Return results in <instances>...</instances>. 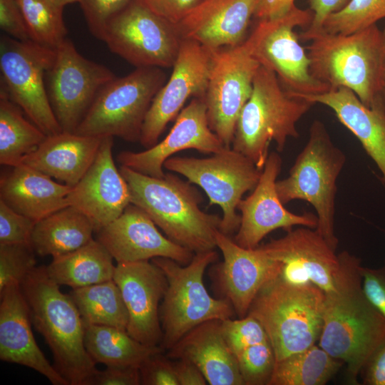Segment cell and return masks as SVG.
Listing matches in <instances>:
<instances>
[{
    "instance_id": "cell-39",
    "label": "cell",
    "mask_w": 385,
    "mask_h": 385,
    "mask_svg": "<svg viewBox=\"0 0 385 385\" xmlns=\"http://www.w3.org/2000/svg\"><path fill=\"white\" fill-rule=\"evenodd\" d=\"M31 244L0 245V291L12 282L21 283L36 267Z\"/></svg>"
},
{
    "instance_id": "cell-13",
    "label": "cell",
    "mask_w": 385,
    "mask_h": 385,
    "mask_svg": "<svg viewBox=\"0 0 385 385\" xmlns=\"http://www.w3.org/2000/svg\"><path fill=\"white\" fill-rule=\"evenodd\" d=\"M212 62L205 101L210 128L231 148L240 113L251 96L260 66L247 37L235 46L211 49Z\"/></svg>"
},
{
    "instance_id": "cell-1",
    "label": "cell",
    "mask_w": 385,
    "mask_h": 385,
    "mask_svg": "<svg viewBox=\"0 0 385 385\" xmlns=\"http://www.w3.org/2000/svg\"><path fill=\"white\" fill-rule=\"evenodd\" d=\"M361 267L351 254L338 289L325 294L318 341L321 348L346 364L347 381L353 385L359 384L362 369L385 341V319L364 293Z\"/></svg>"
},
{
    "instance_id": "cell-30",
    "label": "cell",
    "mask_w": 385,
    "mask_h": 385,
    "mask_svg": "<svg viewBox=\"0 0 385 385\" xmlns=\"http://www.w3.org/2000/svg\"><path fill=\"white\" fill-rule=\"evenodd\" d=\"M91 220L73 206H66L36 222L31 245L39 256L56 258L93 240Z\"/></svg>"
},
{
    "instance_id": "cell-34",
    "label": "cell",
    "mask_w": 385,
    "mask_h": 385,
    "mask_svg": "<svg viewBox=\"0 0 385 385\" xmlns=\"http://www.w3.org/2000/svg\"><path fill=\"white\" fill-rule=\"evenodd\" d=\"M343 364L314 344L275 361L268 385H324Z\"/></svg>"
},
{
    "instance_id": "cell-21",
    "label": "cell",
    "mask_w": 385,
    "mask_h": 385,
    "mask_svg": "<svg viewBox=\"0 0 385 385\" xmlns=\"http://www.w3.org/2000/svg\"><path fill=\"white\" fill-rule=\"evenodd\" d=\"M113 138L103 137L92 165L67 197L68 205L86 215L96 232L120 216L130 204L128 183L113 158Z\"/></svg>"
},
{
    "instance_id": "cell-20",
    "label": "cell",
    "mask_w": 385,
    "mask_h": 385,
    "mask_svg": "<svg viewBox=\"0 0 385 385\" xmlns=\"http://www.w3.org/2000/svg\"><path fill=\"white\" fill-rule=\"evenodd\" d=\"M149 215L130 203L122 214L99 230L96 240L117 263L165 257L186 265L195 253L163 235Z\"/></svg>"
},
{
    "instance_id": "cell-33",
    "label": "cell",
    "mask_w": 385,
    "mask_h": 385,
    "mask_svg": "<svg viewBox=\"0 0 385 385\" xmlns=\"http://www.w3.org/2000/svg\"><path fill=\"white\" fill-rule=\"evenodd\" d=\"M6 95L0 93V163L11 167L23 163L47 135Z\"/></svg>"
},
{
    "instance_id": "cell-36",
    "label": "cell",
    "mask_w": 385,
    "mask_h": 385,
    "mask_svg": "<svg viewBox=\"0 0 385 385\" xmlns=\"http://www.w3.org/2000/svg\"><path fill=\"white\" fill-rule=\"evenodd\" d=\"M31 39L56 48L66 38L63 5L56 0H17Z\"/></svg>"
},
{
    "instance_id": "cell-10",
    "label": "cell",
    "mask_w": 385,
    "mask_h": 385,
    "mask_svg": "<svg viewBox=\"0 0 385 385\" xmlns=\"http://www.w3.org/2000/svg\"><path fill=\"white\" fill-rule=\"evenodd\" d=\"M55 48L33 40L19 41L4 35L0 39V93L24 111L47 136L62 132L52 110L46 74Z\"/></svg>"
},
{
    "instance_id": "cell-5",
    "label": "cell",
    "mask_w": 385,
    "mask_h": 385,
    "mask_svg": "<svg viewBox=\"0 0 385 385\" xmlns=\"http://www.w3.org/2000/svg\"><path fill=\"white\" fill-rule=\"evenodd\" d=\"M325 300V293L312 282L292 284L279 274L262 287L247 315L263 327L277 361L319 341Z\"/></svg>"
},
{
    "instance_id": "cell-37",
    "label": "cell",
    "mask_w": 385,
    "mask_h": 385,
    "mask_svg": "<svg viewBox=\"0 0 385 385\" xmlns=\"http://www.w3.org/2000/svg\"><path fill=\"white\" fill-rule=\"evenodd\" d=\"M385 18V0H349L330 14L322 30L329 34H351L367 29Z\"/></svg>"
},
{
    "instance_id": "cell-15",
    "label": "cell",
    "mask_w": 385,
    "mask_h": 385,
    "mask_svg": "<svg viewBox=\"0 0 385 385\" xmlns=\"http://www.w3.org/2000/svg\"><path fill=\"white\" fill-rule=\"evenodd\" d=\"M114 78L109 68L83 57L67 38L55 48L46 86L62 131L75 133L98 92Z\"/></svg>"
},
{
    "instance_id": "cell-28",
    "label": "cell",
    "mask_w": 385,
    "mask_h": 385,
    "mask_svg": "<svg viewBox=\"0 0 385 385\" xmlns=\"http://www.w3.org/2000/svg\"><path fill=\"white\" fill-rule=\"evenodd\" d=\"M1 173L0 200L34 222L68 206L72 187L21 163Z\"/></svg>"
},
{
    "instance_id": "cell-3",
    "label": "cell",
    "mask_w": 385,
    "mask_h": 385,
    "mask_svg": "<svg viewBox=\"0 0 385 385\" xmlns=\"http://www.w3.org/2000/svg\"><path fill=\"white\" fill-rule=\"evenodd\" d=\"M119 170L130 203L143 210L168 238L195 254L217 248L215 233L222 217L200 208L203 197L192 183L172 173L158 178L123 165Z\"/></svg>"
},
{
    "instance_id": "cell-22",
    "label": "cell",
    "mask_w": 385,
    "mask_h": 385,
    "mask_svg": "<svg viewBox=\"0 0 385 385\" xmlns=\"http://www.w3.org/2000/svg\"><path fill=\"white\" fill-rule=\"evenodd\" d=\"M215 241L223 256V261L214 272L215 284L237 317L243 318L262 287L280 274L281 265L259 246L244 248L219 230Z\"/></svg>"
},
{
    "instance_id": "cell-24",
    "label": "cell",
    "mask_w": 385,
    "mask_h": 385,
    "mask_svg": "<svg viewBox=\"0 0 385 385\" xmlns=\"http://www.w3.org/2000/svg\"><path fill=\"white\" fill-rule=\"evenodd\" d=\"M260 0H201L175 25L182 39L209 49L235 46L247 37Z\"/></svg>"
},
{
    "instance_id": "cell-55",
    "label": "cell",
    "mask_w": 385,
    "mask_h": 385,
    "mask_svg": "<svg viewBox=\"0 0 385 385\" xmlns=\"http://www.w3.org/2000/svg\"><path fill=\"white\" fill-rule=\"evenodd\" d=\"M384 265H385V262H384Z\"/></svg>"
},
{
    "instance_id": "cell-42",
    "label": "cell",
    "mask_w": 385,
    "mask_h": 385,
    "mask_svg": "<svg viewBox=\"0 0 385 385\" xmlns=\"http://www.w3.org/2000/svg\"><path fill=\"white\" fill-rule=\"evenodd\" d=\"M35 223L0 200V245L31 244Z\"/></svg>"
},
{
    "instance_id": "cell-18",
    "label": "cell",
    "mask_w": 385,
    "mask_h": 385,
    "mask_svg": "<svg viewBox=\"0 0 385 385\" xmlns=\"http://www.w3.org/2000/svg\"><path fill=\"white\" fill-rule=\"evenodd\" d=\"M224 144L209 125L205 98H192L175 120L168 134L144 151H123L118 156L120 165L150 177L162 178L165 162L175 153L194 149L204 154L221 150Z\"/></svg>"
},
{
    "instance_id": "cell-2",
    "label": "cell",
    "mask_w": 385,
    "mask_h": 385,
    "mask_svg": "<svg viewBox=\"0 0 385 385\" xmlns=\"http://www.w3.org/2000/svg\"><path fill=\"white\" fill-rule=\"evenodd\" d=\"M299 38L310 42L312 75L330 90L347 88L368 108L384 97L385 46L376 24L351 34L321 30Z\"/></svg>"
},
{
    "instance_id": "cell-6",
    "label": "cell",
    "mask_w": 385,
    "mask_h": 385,
    "mask_svg": "<svg viewBox=\"0 0 385 385\" xmlns=\"http://www.w3.org/2000/svg\"><path fill=\"white\" fill-rule=\"evenodd\" d=\"M313 105L287 91L274 71L260 65L251 96L237 120L231 148L262 170L271 142L280 153L289 138H298L297 123Z\"/></svg>"
},
{
    "instance_id": "cell-40",
    "label": "cell",
    "mask_w": 385,
    "mask_h": 385,
    "mask_svg": "<svg viewBox=\"0 0 385 385\" xmlns=\"http://www.w3.org/2000/svg\"><path fill=\"white\" fill-rule=\"evenodd\" d=\"M221 326L224 338L235 356L252 345L269 340L262 324L249 315L222 320Z\"/></svg>"
},
{
    "instance_id": "cell-44",
    "label": "cell",
    "mask_w": 385,
    "mask_h": 385,
    "mask_svg": "<svg viewBox=\"0 0 385 385\" xmlns=\"http://www.w3.org/2000/svg\"><path fill=\"white\" fill-rule=\"evenodd\" d=\"M0 28L15 39L31 40L17 0H0Z\"/></svg>"
},
{
    "instance_id": "cell-8",
    "label": "cell",
    "mask_w": 385,
    "mask_h": 385,
    "mask_svg": "<svg viewBox=\"0 0 385 385\" xmlns=\"http://www.w3.org/2000/svg\"><path fill=\"white\" fill-rule=\"evenodd\" d=\"M217 259L218 254L213 250L195 253L186 265L165 257L151 260L162 270L168 281L160 307L163 330L160 346L164 351L170 349L189 331L203 322L225 320L236 315L227 299L213 298L204 284L207 267Z\"/></svg>"
},
{
    "instance_id": "cell-53",
    "label": "cell",
    "mask_w": 385,
    "mask_h": 385,
    "mask_svg": "<svg viewBox=\"0 0 385 385\" xmlns=\"http://www.w3.org/2000/svg\"><path fill=\"white\" fill-rule=\"evenodd\" d=\"M382 34H383V38H384V46H385V27L382 31ZM384 82H385V65H384Z\"/></svg>"
},
{
    "instance_id": "cell-38",
    "label": "cell",
    "mask_w": 385,
    "mask_h": 385,
    "mask_svg": "<svg viewBox=\"0 0 385 385\" xmlns=\"http://www.w3.org/2000/svg\"><path fill=\"white\" fill-rule=\"evenodd\" d=\"M235 357L245 385H268L276 361L269 340L245 349Z\"/></svg>"
},
{
    "instance_id": "cell-31",
    "label": "cell",
    "mask_w": 385,
    "mask_h": 385,
    "mask_svg": "<svg viewBox=\"0 0 385 385\" xmlns=\"http://www.w3.org/2000/svg\"><path fill=\"white\" fill-rule=\"evenodd\" d=\"M115 268L111 255L93 239L72 252L53 258L46 271L59 286L75 289L113 279Z\"/></svg>"
},
{
    "instance_id": "cell-35",
    "label": "cell",
    "mask_w": 385,
    "mask_h": 385,
    "mask_svg": "<svg viewBox=\"0 0 385 385\" xmlns=\"http://www.w3.org/2000/svg\"><path fill=\"white\" fill-rule=\"evenodd\" d=\"M69 294L84 324L126 330L128 314L120 290L113 279L72 289Z\"/></svg>"
},
{
    "instance_id": "cell-9",
    "label": "cell",
    "mask_w": 385,
    "mask_h": 385,
    "mask_svg": "<svg viewBox=\"0 0 385 385\" xmlns=\"http://www.w3.org/2000/svg\"><path fill=\"white\" fill-rule=\"evenodd\" d=\"M165 82L166 75L158 67L136 68L114 78L98 92L75 133L140 141L146 114Z\"/></svg>"
},
{
    "instance_id": "cell-19",
    "label": "cell",
    "mask_w": 385,
    "mask_h": 385,
    "mask_svg": "<svg viewBox=\"0 0 385 385\" xmlns=\"http://www.w3.org/2000/svg\"><path fill=\"white\" fill-rule=\"evenodd\" d=\"M113 280L128 312L127 332L145 345L160 346L163 330L159 304L168 287L162 270L149 260L117 263Z\"/></svg>"
},
{
    "instance_id": "cell-45",
    "label": "cell",
    "mask_w": 385,
    "mask_h": 385,
    "mask_svg": "<svg viewBox=\"0 0 385 385\" xmlns=\"http://www.w3.org/2000/svg\"><path fill=\"white\" fill-rule=\"evenodd\" d=\"M362 289L369 302L385 319V265L361 267Z\"/></svg>"
},
{
    "instance_id": "cell-32",
    "label": "cell",
    "mask_w": 385,
    "mask_h": 385,
    "mask_svg": "<svg viewBox=\"0 0 385 385\" xmlns=\"http://www.w3.org/2000/svg\"><path fill=\"white\" fill-rule=\"evenodd\" d=\"M85 325V346L96 363L106 366L140 367L151 355L165 351L160 346H150L133 337L126 330L110 326Z\"/></svg>"
},
{
    "instance_id": "cell-23",
    "label": "cell",
    "mask_w": 385,
    "mask_h": 385,
    "mask_svg": "<svg viewBox=\"0 0 385 385\" xmlns=\"http://www.w3.org/2000/svg\"><path fill=\"white\" fill-rule=\"evenodd\" d=\"M21 284L12 282L0 291V359L27 366L53 385H69L38 347Z\"/></svg>"
},
{
    "instance_id": "cell-52",
    "label": "cell",
    "mask_w": 385,
    "mask_h": 385,
    "mask_svg": "<svg viewBox=\"0 0 385 385\" xmlns=\"http://www.w3.org/2000/svg\"><path fill=\"white\" fill-rule=\"evenodd\" d=\"M58 3L63 5V6L73 4V3H78V0H56Z\"/></svg>"
},
{
    "instance_id": "cell-16",
    "label": "cell",
    "mask_w": 385,
    "mask_h": 385,
    "mask_svg": "<svg viewBox=\"0 0 385 385\" xmlns=\"http://www.w3.org/2000/svg\"><path fill=\"white\" fill-rule=\"evenodd\" d=\"M212 51L200 43L182 39L171 75L154 97L146 114L140 143L155 145L168 123L175 120L190 98H205Z\"/></svg>"
},
{
    "instance_id": "cell-7",
    "label": "cell",
    "mask_w": 385,
    "mask_h": 385,
    "mask_svg": "<svg viewBox=\"0 0 385 385\" xmlns=\"http://www.w3.org/2000/svg\"><path fill=\"white\" fill-rule=\"evenodd\" d=\"M346 160L345 154L333 143L325 125L315 120L288 176L276 183L284 205L302 200L314 207L318 219L315 230L334 250L338 245L334 232L337 182Z\"/></svg>"
},
{
    "instance_id": "cell-26",
    "label": "cell",
    "mask_w": 385,
    "mask_h": 385,
    "mask_svg": "<svg viewBox=\"0 0 385 385\" xmlns=\"http://www.w3.org/2000/svg\"><path fill=\"white\" fill-rule=\"evenodd\" d=\"M293 94L331 108L339 120L360 141L378 167L385 183L384 96L372 108H368L351 90L344 87L319 94Z\"/></svg>"
},
{
    "instance_id": "cell-17",
    "label": "cell",
    "mask_w": 385,
    "mask_h": 385,
    "mask_svg": "<svg viewBox=\"0 0 385 385\" xmlns=\"http://www.w3.org/2000/svg\"><path fill=\"white\" fill-rule=\"evenodd\" d=\"M281 168L279 152L270 153L255 188L239 202L241 220L233 239L238 245L255 249L266 235L277 229L287 231L294 226L317 227V215L309 212L294 214L281 202L276 188Z\"/></svg>"
},
{
    "instance_id": "cell-11",
    "label": "cell",
    "mask_w": 385,
    "mask_h": 385,
    "mask_svg": "<svg viewBox=\"0 0 385 385\" xmlns=\"http://www.w3.org/2000/svg\"><path fill=\"white\" fill-rule=\"evenodd\" d=\"M312 11L293 6L285 14L260 19L247 36L252 54L260 64L274 71L283 87L296 94H319L329 87L316 79L310 61L294 32L297 26H309Z\"/></svg>"
},
{
    "instance_id": "cell-14",
    "label": "cell",
    "mask_w": 385,
    "mask_h": 385,
    "mask_svg": "<svg viewBox=\"0 0 385 385\" xmlns=\"http://www.w3.org/2000/svg\"><path fill=\"white\" fill-rule=\"evenodd\" d=\"M181 40L175 25L133 0L108 23L101 41L136 68H163L173 67Z\"/></svg>"
},
{
    "instance_id": "cell-51",
    "label": "cell",
    "mask_w": 385,
    "mask_h": 385,
    "mask_svg": "<svg viewBox=\"0 0 385 385\" xmlns=\"http://www.w3.org/2000/svg\"><path fill=\"white\" fill-rule=\"evenodd\" d=\"M294 5V0H260L255 17L258 20L274 18L285 14Z\"/></svg>"
},
{
    "instance_id": "cell-41",
    "label": "cell",
    "mask_w": 385,
    "mask_h": 385,
    "mask_svg": "<svg viewBox=\"0 0 385 385\" xmlns=\"http://www.w3.org/2000/svg\"><path fill=\"white\" fill-rule=\"evenodd\" d=\"M133 0H78L90 32L102 40L108 23Z\"/></svg>"
},
{
    "instance_id": "cell-47",
    "label": "cell",
    "mask_w": 385,
    "mask_h": 385,
    "mask_svg": "<svg viewBox=\"0 0 385 385\" xmlns=\"http://www.w3.org/2000/svg\"><path fill=\"white\" fill-rule=\"evenodd\" d=\"M140 376L138 367L106 366L98 370L88 385H139Z\"/></svg>"
},
{
    "instance_id": "cell-12",
    "label": "cell",
    "mask_w": 385,
    "mask_h": 385,
    "mask_svg": "<svg viewBox=\"0 0 385 385\" xmlns=\"http://www.w3.org/2000/svg\"><path fill=\"white\" fill-rule=\"evenodd\" d=\"M163 167L200 187L210 205L221 207L219 230L228 236L240 227L241 217L236 212L239 202L246 192L253 190L262 173L250 159L227 147L204 158L171 157Z\"/></svg>"
},
{
    "instance_id": "cell-43",
    "label": "cell",
    "mask_w": 385,
    "mask_h": 385,
    "mask_svg": "<svg viewBox=\"0 0 385 385\" xmlns=\"http://www.w3.org/2000/svg\"><path fill=\"white\" fill-rule=\"evenodd\" d=\"M164 351L146 359L139 367L140 384L143 385H179L174 359Z\"/></svg>"
},
{
    "instance_id": "cell-48",
    "label": "cell",
    "mask_w": 385,
    "mask_h": 385,
    "mask_svg": "<svg viewBox=\"0 0 385 385\" xmlns=\"http://www.w3.org/2000/svg\"><path fill=\"white\" fill-rule=\"evenodd\" d=\"M349 0H309L313 13L312 23L299 36H306L322 30L325 19L332 13L342 9Z\"/></svg>"
},
{
    "instance_id": "cell-25",
    "label": "cell",
    "mask_w": 385,
    "mask_h": 385,
    "mask_svg": "<svg viewBox=\"0 0 385 385\" xmlns=\"http://www.w3.org/2000/svg\"><path fill=\"white\" fill-rule=\"evenodd\" d=\"M259 247L272 260L299 266L326 294L339 288L344 273L343 252L337 255L315 228H292Z\"/></svg>"
},
{
    "instance_id": "cell-4",
    "label": "cell",
    "mask_w": 385,
    "mask_h": 385,
    "mask_svg": "<svg viewBox=\"0 0 385 385\" xmlns=\"http://www.w3.org/2000/svg\"><path fill=\"white\" fill-rule=\"evenodd\" d=\"M21 287L32 323L51 350L54 366L69 385H88L97 372L96 362L85 346V325L70 294L36 267Z\"/></svg>"
},
{
    "instance_id": "cell-50",
    "label": "cell",
    "mask_w": 385,
    "mask_h": 385,
    "mask_svg": "<svg viewBox=\"0 0 385 385\" xmlns=\"http://www.w3.org/2000/svg\"><path fill=\"white\" fill-rule=\"evenodd\" d=\"M174 364L179 385H205L207 384L201 371L192 361L179 359H174Z\"/></svg>"
},
{
    "instance_id": "cell-46",
    "label": "cell",
    "mask_w": 385,
    "mask_h": 385,
    "mask_svg": "<svg viewBox=\"0 0 385 385\" xmlns=\"http://www.w3.org/2000/svg\"><path fill=\"white\" fill-rule=\"evenodd\" d=\"M170 23L177 25L201 0H139Z\"/></svg>"
},
{
    "instance_id": "cell-27",
    "label": "cell",
    "mask_w": 385,
    "mask_h": 385,
    "mask_svg": "<svg viewBox=\"0 0 385 385\" xmlns=\"http://www.w3.org/2000/svg\"><path fill=\"white\" fill-rule=\"evenodd\" d=\"M222 321L212 319L194 327L166 355L192 361L210 385H245L236 357L224 338Z\"/></svg>"
},
{
    "instance_id": "cell-29",
    "label": "cell",
    "mask_w": 385,
    "mask_h": 385,
    "mask_svg": "<svg viewBox=\"0 0 385 385\" xmlns=\"http://www.w3.org/2000/svg\"><path fill=\"white\" fill-rule=\"evenodd\" d=\"M103 138L62 131L47 136L23 163L73 187L92 165Z\"/></svg>"
},
{
    "instance_id": "cell-54",
    "label": "cell",
    "mask_w": 385,
    "mask_h": 385,
    "mask_svg": "<svg viewBox=\"0 0 385 385\" xmlns=\"http://www.w3.org/2000/svg\"><path fill=\"white\" fill-rule=\"evenodd\" d=\"M384 103H385V91H384Z\"/></svg>"
},
{
    "instance_id": "cell-49",
    "label": "cell",
    "mask_w": 385,
    "mask_h": 385,
    "mask_svg": "<svg viewBox=\"0 0 385 385\" xmlns=\"http://www.w3.org/2000/svg\"><path fill=\"white\" fill-rule=\"evenodd\" d=\"M361 375L362 384L385 385V341L369 358Z\"/></svg>"
}]
</instances>
